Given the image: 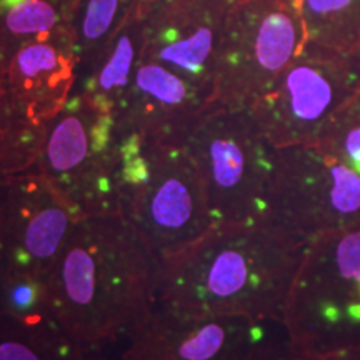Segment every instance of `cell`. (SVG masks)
Here are the masks:
<instances>
[{"mask_svg": "<svg viewBox=\"0 0 360 360\" xmlns=\"http://www.w3.org/2000/svg\"><path fill=\"white\" fill-rule=\"evenodd\" d=\"M84 215L37 169L4 179L0 267L47 277Z\"/></svg>", "mask_w": 360, "mask_h": 360, "instance_id": "10", "label": "cell"}, {"mask_svg": "<svg viewBox=\"0 0 360 360\" xmlns=\"http://www.w3.org/2000/svg\"><path fill=\"white\" fill-rule=\"evenodd\" d=\"M292 2L302 15L310 40L330 22L342 19L344 12L354 6L355 0H292Z\"/></svg>", "mask_w": 360, "mask_h": 360, "instance_id": "22", "label": "cell"}, {"mask_svg": "<svg viewBox=\"0 0 360 360\" xmlns=\"http://www.w3.org/2000/svg\"><path fill=\"white\" fill-rule=\"evenodd\" d=\"M4 179H6V177H0V204H2V191H4Z\"/></svg>", "mask_w": 360, "mask_h": 360, "instance_id": "24", "label": "cell"}, {"mask_svg": "<svg viewBox=\"0 0 360 360\" xmlns=\"http://www.w3.org/2000/svg\"><path fill=\"white\" fill-rule=\"evenodd\" d=\"M317 147L360 175V90L332 117Z\"/></svg>", "mask_w": 360, "mask_h": 360, "instance_id": "21", "label": "cell"}, {"mask_svg": "<svg viewBox=\"0 0 360 360\" xmlns=\"http://www.w3.org/2000/svg\"><path fill=\"white\" fill-rule=\"evenodd\" d=\"M139 2L141 0H80L72 24L79 57V82L89 74Z\"/></svg>", "mask_w": 360, "mask_h": 360, "instance_id": "19", "label": "cell"}, {"mask_svg": "<svg viewBox=\"0 0 360 360\" xmlns=\"http://www.w3.org/2000/svg\"><path fill=\"white\" fill-rule=\"evenodd\" d=\"M159 259L122 214L84 217L51 272L53 317L84 347L129 335L155 307Z\"/></svg>", "mask_w": 360, "mask_h": 360, "instance_id": "2", "label": "cell"}, {"mask_svg": "<svg viewBox=\"0 0 360 360\" xmlns=\"http://www.w3.org/2000/svg\"><path fill=\"white\" fill-rule=\"evenodd\" d=\"M2 77L30 114L47 124L77 90L74 27H64L22 45Z\"/></svg>", "mask_w": 360, "mask_h": 360, "instance_id": "14", "label": "cell"}, {"mask_svg": "<svg viewBox=\"0 0 360 360\" xmlns=\"http://www.w3.org/2000/svg\"><path fill=\"white\" fill-rule=\"evenodd\" d=\"M57 321L22 322L0 314V360H94Z\"/></svg>", "mask_w": 360, "mask_h": 360, "instance_id": "17", "label": "cell"}, {"mask_svg": "<svg viewBox=\"0 0 360 360\" xmlns=\"http://www.w3.org/2000/svg\"><path fill=\"white\" fill-rule=\"evenodd\" d=\"M179 143L199 170L215 222L267 215L276 148L250 107L209 103Z\"/></svg>", "mask_w": 360, "mask_h": 360, "instance_id": "4", "label": "cell"}, {"mask_svg": "<svg viewBox=\"0 0 360 360\" xmlns=\"http://www.w3.org/2000/svg\"><path fill=\"white\" fill-rule=\"evenodd\" d=\"M44 141L45 124L30 114L0 77V177L34 169Z\"/></svg>", "mask_w": 360, "mask_h": 360, "instance_id": "16", "label": "cell"}, {"mask_svg": "<svg viewBox=\"0 0 360 360\" xmlns=\"http://www.w3.org/2000/svg\"><path fill=\"white\" fill-rule=\"evenodd\" d=\"M237 0H141L142 57L212 97L215 58Z\"/></svg>", "mask_w": 360, "mask_h": 360, "instance_id": "11", "label": "cell"}, {"mask_svg": "<svg viewBox=\"0 0 360 360\" xmlns=\"http://www.w3.org/2000/svg\"><path fill=\"white\" fill-rule=\"evenodd\" d=\"M0 314L22 322L56 321L47 277L13 267H0Z\"/></svg>", "mask_w": 360, "mask_h": 360, "instance_id": "20", "label": "cell"}, {"mask_svg": "<svg viewBox=\"0 0 360 360\" xmlns=\"http://www.w3.org/2000/svg\"><path fill=\"white\" fill-rule=\"evenodd\" d=\"M267 217L312 244L360 224V175L317 146L274 150Z\"/></svg>", "mask_w": 360, "mask_h": 360, "instance_id": "7", "label": "cell"}, {"mask_svg": "<svg viewBox=\"0 0 360 360\" xmlns=\"http://www.w3.org/2000/svg\"><path fill=\"white\" fill-rule=\"evenodd\" d=\"M307 42L292 0H237L219 44L210 103L250 107Z\"/></svg>", "mask_w": 360, "mask_h": 360, "instance_id": "6", "label": "cell"}, {"mask_svg": "<svg viewBox=\"0 0 360 360\" xmlns=\"http://www.w3.org/2000/svg\"><path fill=\"white\" fill-rule=\"evenodd\" d=\"M209 103V94L141 53L115 122L122 137L179 143Z\"/></svg>", "mask_w": 360, "mask_h": 360, "instance_id": "13", "label": "cell"}, {"mask_svg": "<svg viewBox=\"0 0 360 360\" xmlns=\"http://www.w3.org/2000/svg\"><path fill=\"white\" fill-rule=\"evenodd\" d=\"M143 47V30L139 6L103 49L97 62L77 85L94 105L117 117L132 84L135 67Z\"/></svg>", "mask_w": 360, "mask_h": 360, "instance_id": "15", "label": "cell"}, {"mask_svg": "<svg viewBox=\"0 0 360 360\" xmlns=\"http://www.w3.org/2000/svg\"><path fill=\"white\" fill-rule=\"evenodd\" d=\"M282 326L299 344L360 332V224L323 233L309 245Z\"/></svg>", "mask_w": 360, "mask_h": 360, "instance_id": "8", "label": "cell"}, {"mask_svg": "<svg viewBox=\"0 0 360 360\" xmlns=\"http://www.w3.org/2000/svg\"><path fill=\"white\" fill-rule=\"evenodd\" d=\"M120 214L164 260L215 227L204 184L180 143L124 137Z\"/></svg>", "mask_w": 360, "mask_h": 360, "instance_id": "3", "label": "cell"}, {"mask_svg": "<svg viewBox=\"0 0 360 360\" xmlns=\"http://www.w3.org/2000/svg\"><path fill=\"white\" fill-rule=\"evenodd\" d=\"M75 11L62 0H22L0 11V74H6L22 45L72 27Z\"/></svg>", "mask_w": 360, "mask_h": 360, "instance_id": "18", "label": "cell"}, {"mask_svg": "<svg viewBox=\"0 0 360 360\" xmlns=\"http://www.w3.org/2000/svg\"><path fill=\"white\" fill-rule=\"evenodd\" d=\"M265 322L242 315H188L155 305L130 334L125 360H245Z\"/></svg>", "mask_w": 360, "mask_h": 360, "instance_id": "12", "label": "cell"}, {"mask_svg": "<svg viewBox=\"0 0 360 360\" xmlns=\"http://www.w3.org/2000/svg\"><path fill=\"white\" fill-rule=\"evenodd\" d=\"M359 77L347 62L305 45L250 110L274 148L317 146L332 117L360 90Z\"/></svg>", "mask_w": 360, "mask_h": 360, "instance_id": "9", "label": "cell"}, {"mask_svg": "<svg viewBox=\"0 0 360 360\" xmlns=\"http://www.w3.org/2000/svg\"><path fill=\"white\" fill-rule=\"evenodd\" d=\"M0 77H2V74H0Z\"/></svg>", "mask_w": 360, "mask_h": 360, "instance_id": "25", "label": "cell"}, {"mask_svg": "<svg viewBox=\"0 0 360 360\" xmlns=\"http://www.w3.org/2000/svg\"><path fill=\"white\" fill-rule=\"evenodd\" d=\"M19 2H22V0H0V11H6V8L15 6V4H19ZM62 2L74 8L75 13H77V8L80 6V0H62Z\"/></svg>", "mask_w": 360, "mask_h": 360, "instance_id": "23", "label": "cell"}, {"mask_svg": "<svg viewBox=\"0 0 360 360\" xmlns=\"http://www.w3.org/2000/svg\"><path fill=\"white\" fill-rule=\"evenodd\" d=\"M307 242L269 219L217 224L159 262L155 305L188 315L283 321Z\"/></svg>", "mask_w": 360, "mask_h": 360, "instance_id": "1", "label": "cell"}, {"mask_svg": "<svg viewBox=\"0 0 360 360\" xmlns=\"http://www.w3.org/2000/svg\"><path fill=\"white\" fill-rule=\"evenodd\" d=\"M35 169L84 217L120 214L124 137L115 117L77 90L45 124V141Z\"/></svg>", "mask_w": 360, "mask_h": 360, "instance_id": "5", "label": "cell"}]
</instances>
